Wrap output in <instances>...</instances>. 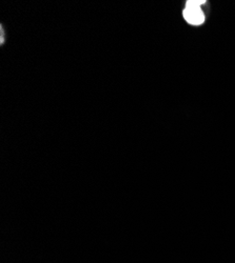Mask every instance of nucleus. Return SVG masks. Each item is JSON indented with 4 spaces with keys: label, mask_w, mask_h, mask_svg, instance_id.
Wrapping results in <instances>:
<instances>
[{
    "label": "nucleus",
    "mask_w": 235,
    "mask_h": 263,
    "mask_svg": "<svg viewBox=\"0 0 235 263\" xmlns=\"http://www.w3.org/2000/svg\"><path fill=\"white\" fill-rule=\"evenodd\" d=\"M183 15L189 25L201 26L205 23V14L201 7L186 5V9L184 10Z\"/></svg>",
    "instance_id": "nucleus-1"
},
{
    "label": "nucleus",
    "mask_w": 235,
    "mask_h": 263,
    "mask_svg": "<svg viewBox=\"0 0 235 263\" xmlns=\"http://www.w3.org/2000/svg\"><path fill=\"white\" fill-rule=\"evenodd\" d=\"M206 4L205 0H189V2H187L186 5H190V6H196V7H201L202 5Z\"/></svg>",
    "instance_id": "nucleus-2"
},
{
    "label": "nucleus",
    "mask_w": 235,
    "mask_h": 263,
    "mask_svg": "<svg viewBox=\"0 0 235 263\" xmlns=\"http://www.w3.org/2000/svg\"><path fill=\"white\" fill-rule=\"evenodd\" d=\"M2 43H4V40H5V35H4V30H3V28H2Z\"/></svg>",
    "instance_id": "nucleus-3"
}]
</instances>
